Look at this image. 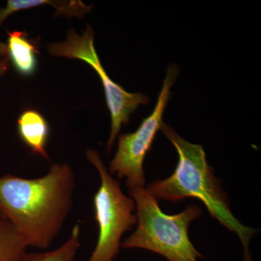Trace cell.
<instances>
[{"instance_id": "cell-1", "label": "cell", "mask_w": 261, "mask_h": 261, "mask_svg": "<svg viewBox=\"0 0 261 261\" xmlns=\"http://www.w3.org/2000/svg\"><path fill=\"white\" fill-rule=\"evenodd\" d=\"M74 172L68 163L53 165L37 178L0 177V219L20 233L27 247L46 249L61 232L73 207Z\"/></svg>"}, {"instance_id": "cell-2", "label": "cell", "mask_w": 261, "mask_h": 261, "mask_svg": "<svg viewBox=\"0 0 261 261\" xmlns=\"http://www.w3.org/2000/svg\"><path fill=\"white\" fill-rule=\"evenodd\" d=\"M161 130L174 145L178 162L171 176L149 183L146 190L157 200L173 203L188 197L199 199L213 219L238 235L244 247V261H252L249 243L257 230L245 226L232 214L227 195L207 163L202 146L182 138L166 123H163Z\"/></svg>"}, {"instance_id": "cell-3", "label": "cell", "mask_w": 261, "mask_h": 261, "mask_svg": "<svg viewBox=\"0 0 261 261\" xmlns=\"http://www.w3.org/2000/svg\"><path fill=\"white\" fill-rule=\"evenodd\" d=\"M128 193L135 200L137 227L122 242V248L145 249L168 261H197L203 257L189 238V226L202 214L200 206L192 204L179 214L167 215L145 188L128 190Z\"/></svg>"}, {"instance_id": "cell-4", "label": "cell", "mask_w": 261, "mask_h": 261, "mask_svg": "<svg viewBox=\"0 0 261 261\" xmlns=\"http://www.w3.org/2000/svg\"><path fill=\"white\" fill-rule=\"evenodd\" d=\"M86 156L97 169L101 181L93 199L99 233L87 261H113L119 253L123 233L137 224L135 200L123 194L120 182L108 171L97 150L87 149Z\"/></svg>"}, {"instance_id": "cell-5", "label": "cell", "mask_w": 261, "mask_h": 261, "mask_svg": "<svg viewBox=\"0 0 261 261\" xmlns=\"http://www.w3.org/2000/svg\"><path fill=\"white\" fill-rule=\"evenodd\" d=\"M94 32L91 25L82 34H77L71 29L64 42L51 43L47 47L51 56L80 60L90 65L101 81L106 94L108 108L111 113V129L107 149L111 150L123 125L129 121L132 114L140 105L149 103V98L142 93H130L122 88L108 75L103 68L94 47Z\"/></svg>"}, {"instance_id": "cell-6", "label": "cell", "mask_w": 261, "mask_h": 261, "mask_svg": "<svg viewBox=\"0 0 261 261\" xmlns=\"http://www.w3.org/2000/svg\"><path fill=\"white\" fill-rule=\"evenodd\" d=\"M178 72L176 65L168 67L152 114L143 120L135 132L118 136V149L110 163L108 171L117 178H126L128 190L145 188L144 161L163 123V113L171 97V89Z\"/></svg>"}, {"instance_id": "cell-7", "label": "cell", "mask_w": 261, "mask_h": 261, "mask_svg": "<svg viewBox=\"0 0 261 261\" xmlns=\"http://www.w3.org/2000/svg\"><path fill=\"white\" fill-rule=\"evenodd\" d=\"M17 129L20 140L33 153L49 161L46 150L49 126L47 120L40 113L34 110L23 111L17 121Z\"/></svg>"}, {"instance_id": "cell-8", "label": "cell", "mask_w": 261, "mask_h": 261, "mask_svg": "<svg viewBox=\"0 0 261 261\" xmlns=\"http://www.w3.org/2000/svg\"><path fill=\"white\" fill-rule=\"evenodd\" d=\"M8 57L19 74L30 76L37 68V43L29 39L25 32L8 31Z\"/></svg>"}, {"instance_id": "cell-9", "label": "cell", "mask_w": 261, "mask_h": 261, "mask_svg": "<svg viewBox=\"0 0 261 261\" xmlns=\"http://www.w3.org/2000/svg\"><path fill=\"white\" fill-rule=\"evenodd\" d=\"M51 5L56 9L57 16L76 17L82 19L88 14L92 5H87L80 0L56 1V0H8L5 8H0V27L10 15L23 10L31 9L42 5Z\"/></svg>"}, {"instance_id": "cell-10", "label": "cell", "mask_w": 261, "mask_h": 261, "mask_svg": "<svg viewBox=\"0 0 261 261\" xmlns=\"http://www.w3.org/2000/svg\"><path fill=\"white\" fill-rule=\"evenodd\" d=\"M81 227L75 224L69 238L55 250L45 252H25L19 261H75L80 248Z\"/></svg>"}, {"instance_id": "cell-11", "label": "cell", "mask_w": 261, "mask_h": 261, "mask_svg": "<svg viewBox=\"0 0 261 261\" xmlns=\"http://www.w3.org/2000/svg\"><path fill=\"white\" fill-rule=\"evenodd\" d=\"M27 248L14 226L9 221L0 219V261H19Z\"/></svg>"}, {"instance_id": "cell-12", "label": "cell", "mask_w": 261, "mask_h": 261, "mask_svg": "<svg viewBox=\"0 0 261 261\" xmlns=\"http://www.w3.org/2000/svg\"><path fill=\"white\" fill-rule=\"evenodd\" d=\"M10 68V60L8 56L0 58V78L5 74Z\"/></svg>"}, {"instance_id": "cell-13", "label": "cell", "mask_w": 261, "mask_h": 261, "mask_svg": "<svg viewBox=\"0 0 261 261\" xmlns=\"http://www.w3.org/2000/svg\"><path fill=\"white\" fill-rule=\"evenodd\" d=\"M8 56V47L6 43L0 41V58Z\"/></svg>"}]
</instances>
